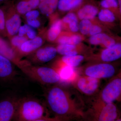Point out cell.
<instances>
[{"mask_svg": "<svg viewBox=\"0 0 121 121\" xmlns=\"http://www.w3.org/2000/svg\"><path fill=\"white\" fill-rule=\"evenodd\" d=\"M121 121V119H119V118H118L117 119H116V120H115V121Z\"/></svg>", "mask_w": 121, "mask_h": 121, "instance_id": "obj_38", "label": "cell"}, {"mask_svg": "<svg viewBox=\"0 0 121 121\" xmlns=\"http://www.w3.org/2000/svg\"><path fill=\"white\" fill-rule=\"evenodd\" d=\"M98 79L86 76L80 78L78 80L77 86L83 93L87 95L92 94L98 87Z\"/></svg>", "mask_w": 121, "mask_h": 121, "instance_id": "obj_14", "label": "cell"}, {"mask_svg": "<svg viewBox=\"0 0 121 121\" xmlns=\"http://www.w3.org/2000/svg\"><path fill=\"white\" fill-rule=\"evenodd\" d=\"M0 36V55L9 59L21 71L28 63L27 60H22L11 47L9 43Z\"/></svg>", "mask_w": 121, "mask_h": 121, "instance_id": "obj_9", "label": "cell"}, {"mask_svg": "<svg viewBox=\"0 0 121 121\" xmlns=\"http://www.w3.org/2000/svg\"><path fill=\"white\" fill-rule=\"evenodd\" d=\"M14 5L17 12L20 16H24L28 12L32 10L28 0H20Z\"/></svg>", "mask_w": 121, "mask_h": 121, "instance_id": "obj_29", "label": "cell"}, {"mask_svg": "<svg viewBox=\"0 0 121 121\" xmlns=\"http://www.w3.org/2000/svg\"><path fill=\"white\" fill-rule=\"evenodd\" d=\"M31 9H35L38 8L40 0H28Z\"/></svg>", "mask_w": 121, "mask_h": 121, "instance_id": "obj_35", "label": "cell"}, {"mask_svg": "<svg viewBox=\"0 0 121 121\" xmlns=\"http://www.w3.org/2000/svg\"><path fill=\"white\" fill-rule=\"evenodd\" d=\"M57 72L60 76V80H67L74 75V70L73 68L66 65L60 69Z\"/></svg>", "mask_w": 121, "mask_h": 121, "instance_id": "obj_28", "label": "cell"}, {"mask_svg": "<svg viewBox=\"0 0 121 121\" xmlns=\"http://www.w3.org/2000/svg\"><path fill=\"white\" fill-rule=\"evenodd\" d=\"M26 24L28 25L33 28L38 29L41 26V20L39 18L31 20H26Z\"/></svg>", "mask_w": 121, "mask_h": 121, "instance_id": "obj_34", "label": "cell"}, {"mask_svg": "<svg viewBox=\"0 0 121 121\" xmlns=\"http://www.w3.org/2000/svg\"><path fill=\"white\" fill-rule=\"evenodd\" d=\"M56 48L52 46L42 47L27 56L30 63L36 65L49 62L56 56Z\"/></svg>", "mask_w": 121, "mask_h": 121, "instance_id": "obj_5", "label": "cell"}, {"mask_svg": "<svg viewBox=\"0 0 121 121\" xmlns=\"http://www.w3.org/2000/svg\"><path fill=\"white\" fill-rule=\"evenodd\" d=\"M19 99L12 96L0 100V121H12Z\"/></svg>", "mask_w": 121, "mask_h": 121, "instance_id": "obj_7", "label": "cell"}, {"mask_svg": "<svg viewBox=\"0 0 121 121\" xmlns=\"http://www.w3.org/2000/svg\"><path fill=\"white\" fill-rule=\"evenodd\" d=\"M78 19L75 12L67 13L61 19L63 28L66 27L70 32L77 33L79 31Z\"/></svg>", "mask_w": 121, "mask_h": 121, "instance_id": "obj_19", "label": "cell"}, {"mask_svg": "<svg viewBox=\"0 0 121 121\" xmlns=\"http://www.w3.org/2000/svg\"><path fill=\"white\" fill-rule=\"evenodd\" d=\"M100 9H107L112 11L117 15L119 13L118 0H101L99 2Z\"/></svg>", "mask_w": 121, "mask_h": 121, "instance_id": "obj_25", "label": "cell"}, {"mask_svg": "<svg viewBox=\"0 0 121 121\" xmlns=\"http://www.w3.org/2000/svg\"><path fill=\"white\" fill-rule=\"evenodd\" d=\"M121 92V79H115L103 89L102 93V99L106 104L112 103L119 97Z\"/></svg>", "mask_w": 121, "mask_h": 121, "instance_id": "obj_10", "label": "cell"}, {"mask_svg": "<svg viewBox=\"0 0 121 121\" xmlns=\"http://www.w3.org/2000/svg\"><path fill=\"white\" fill-rule=\"evenodd\" d=\"M97 16L99 21L104 23H112L116 20V15L107 9H100Z\"/></svg>", "mask_w": 121, "mask_h": 121, "instance_id": "obj_23", "label": "cell"}, {"mask_svg": "<svg viewBox=\"0 0 121 121\" xmlns=\"http://www.w3.org/2000/svg\"><path fill=\"white\" fill-rule=\"evenodd\" d=\"M103 28L101 25L98 24H93L89 32L88 35L90 36L103 32Z\"/></svg>", "mask_w": 121, "mask_h": 121, "instance_id": "obj_33", "label": "cell"}, {"mask_svg": "<svg viewBox=\"0 0 121 121\" xmlns=\"http://www.w3.org/2000/svg\"><path fill=\"white\" fill-rule=\"evenodd\" d=\"M90 0H59L57 9L62 13L75 12Z\"/></svg>", "mask_w": 121, "mask_h": 121, "instance_id": "obj_17", "label": "cell"}, {"mask_svg": "<svg viewBox=\"0 0 121 121\" xmlns=\"http://www.w3.org/2000/svg\"><path fill=\"white\" fill-rule=\"evenodd\" d=\"M59 0H40L39 11L43 15L50 17L57 9Z\"/></svg>", "mask_w": 121, "mask_h": 121, "instance_id": "obj_21", "label": "cell"}, {"mask_svg": "<svg viewBox=\"0 0 121 121\" xmlns=\"http://www.w3.org/2000/svg\"><path fill=\"white\" fill-rule=\"evenodd\" d=\"M89 42L91 45H100L105 48L111 47L117 43L114 38L104 32L90 36Z\"/></svg>", "mask_w": 121, "mask_h": 121, "instance_id": "obj_15", "label": "cell"}, {"mask_svg": "<svg viewBox=\"0 0 121 121\" xmlns=\"http://www.w3.org/2000/svg\"><path fill=\"white\" fill-rule=\"evenodd\" d=\"M85 73L87 76L99 79L112 77L115 73V69L111 64L103 63L88 67Z\"/></svg>", "mask_w": 121, "mask_h": 121, "instance_id": "obj_8", "label": "cell"}, {"mask_svg": "<svg viewBox=\"0 0 121 121\" xmlns=\"http://www.w3.org/2000/svg\"><path fill=\"white\" fill-rule=\"evenodd\" d=\"M46 98L48 107L55 117L66 119L68 115H82L70 103L65 91L59 87H54L50 89Z\"/></svg>", "mask_w": 121, "mask_h": 121, "instance_id": "obj_2", "label": "cell"}, {"mask_svg": "<svg viewBox=\"0 0 121 121\" xmlns=\"http://www.w3.org/2000/svg\"><path fill=\"white\" fill-rule=\"evenodd\" d=\"M91 118L87 121H114L118 119V112L113 103L95 108Z\"/></svg>", "mask_w": 121, "mask_h": 121, "instance_id": "obj_6", "label": "cell"}, {"mask_svg": "<svg viewBox=\"0 0 121 121\" xmlns=\"http://www.w3.org/2000/svg\"><path fill=\"white\" fill-rule=\"evenodd\" d=\"M84 57L82 55H77L71 56H63L62 61L66 65L72 67L78 66L83 60Z\"/></svg>", "mask_w": 121, "mask_h": 121, "instance_id": "obj_24", "label": "cell"}, {"mask_svg": "<svg viewBox=\"0 0 121 121\" xmlns=\"http://www.w3.org/2000/svg\"><path fill=\"white\" fill-rule=\"evenodd\" d=\"M15 66L9 59L0 55V81L8 82L13 80L17 75Z\"/></svg>", "mask_w": 121, "mask_h": 121, "instance_id": "obj_12", "label": "cell"}, {"mask_svg": "<svg viewBox=\"0 0 121 121\" xmlns=\"http://www.w3.org/2000/svg\"><path fill=\"white\" fill-rule=\"evenodd\" d=\"M83 39V35L78 33L62 32L56 42L58 44L77 45L80 44Z\"/></svg>", "mask_w": 121, "mask_h": 121, "instance_id": "obj_18", "label": "cell"}, {"mask_svg": "<svg viewBox=\"0 0 121 121\" xmlns=\"http://www.w3.org/2000/svg\"><path fill=\"white\" fill-rule=\"evenodd\" d=\"M40 13L39 10L33 9L28 12L24 16L25 20L35 19L39 18Z\"/></svg>", "mask_w": 121, "mask_h": 121, "instance_id": "obj_32", "label": "cell"}, {"mask_svg": "<svg viewBox=\"0 0 121 121\" xmlns=\"http://www.w3.org/2000/svg\"><path fill=\"white\" fill-rule=\"evenodd\" d=\"M93 24L91 20H81L79 23V31L81 35L83 36L88 35Z\"/></svg>", "mask_w": 121, "mask_h": 121, "instance_id": "obj_30", "label": "cell"}, {"mask_svg": "<svg viewBox=\"0 0 121 121\" xmlns=\"http://www.w3.org/2000/svg\"><path fill=\"white\" fill-rule=\"evenodd\" d=\"M45 106L38 99L19 98L12 121H32L50 117Z\"/></svg>", "mask_w": 121, "mask_h": 121, "instance_id": "obj_1", "label": "cell"}, {"mask_svg": "<svg viewBox=\"0 0 121 121\" xmlns=\"http://www.w3.org/2000/svg\"><path fill=\"white\" fill-rule=\"evenodd\" d=\"M32 121H66V119H62L57 117L47 118Z\"/></svg>", "mask_w": 121, "mask_h": 121, "instance_id": "obj_36", "label": "cell"}, {"mask_svg": "<svg viewBox=\"0 0 121 121\" xmlns=\"http://www.w3.org/2000/svg\"><path fill=\"white\" fill-rule=\"evenodd\" d=\"M22 71L33 80L41 84H54L60 80L59 74L55 69L33 65L30 63L25 66Z\"/></svg>", "mask_w": 121, "mask_h": 121, "instance_id": "obj_3", "label": "cell"}, {"mask_svg": "<svg viewBox=\"0 0 121 121\" xmlns=\"http://www.w3.org/2000/svg\"><path fill=\"white\" fill-rule=\"evenodd\" d=\"M17 35L19 36L26 37L28 39H34L38 35L35 29L27 24L20 26Z\"/></svg>", "mask_w": 121, "mask_h": 121, "instance_id": "obj_26", "label": "cell"}, {"mask_svg": "<svg viewBox=\"0 0 121 121\" xmlns=\"http://www.w3.org/2000/svg\"><path fill=\"white\" fill-rule=\"evenodd\" d=\"M62 29L61 19H57L54 20L46 33L45 36L47 39L50 42H55L62 32Z\"/></svg>", "mask_w": 121, "mask_h": 121, "instance_id": "obj_20", "label": "cell"}, {"mask_svg": "<svg viewBox=\"0 0 121 121\" xmlns=\"http://www.w3.org/2000/svg\"><path fill=\"white\" fill-rule=\"evenodd\" d=\"M7 0H0V4L6 2Z\"/></svg>", "mask_w": 121, "mask_h": 121, "instance_id": "obj_37", "label": "cell"}, {"mask_svg": "<svg viewBox=\"0 0 121 121\" xmlns=\"http://www.w3.org/2000/svg\"><path fill=\"white\" fill-rule=\"evenodd\" d=\"M79 45L58 44L56 47L57 53L63 56H71L78 55V46Z\"/></svg>", "mask_w": 121, "mask_h": 121, "instance_id": "obj_22", "label": "cell"}, {"mask_svg": "<svg viewBox=\"0 0 121 121\" xmlns=\"http://www.w3.org/2000/svg\"><path fill=\"white\" fill-rule=\"evenodd\" d=\"M44 39L41 35H37L34 39L26 40L21 47L18 55L21 59L28 56L41 47L44 43Z\"/></svg>", "mask_w": 121, "mask_h": 121, "instance_id": "obj_13", "label": "cell"}, {"mask_svg": "<svg viewBox=\"0 0 121 121\" xmlns=\"http://www.w3.org/2000/svg\"><path fill=\"white\" fill-rule=\"evenodd\" d=\"M9 39L10 41L9 43L11 47L17 55L21 45L25 41L28 40L26 37L19 36L17 35L13 36Z\"/></svg>", "mask_w": 121, "mask_h": 121, "instance_id": "obj_27", "label": "cell"}, {"mask_svg": "<svg viewBox=\"0 0 121 121\" xmlns=\"http://www.w3.org/2000/svg\"><path fill=\"white\" fill-rule=\"evenodd\" d=\"M121 44L117 43L111 47L105 48L100 55L101 59L105 62H113L121 58Z\"/></svg>", "mask_w": 121, "mask_h": 121, "instance_id": "obj_16", "label": "cell"}, {"mask_svg": "<svg viewBox=\"0 0 121 121\" xmlns=\"http://www.w3.org/2000/svg\"><path fill=\"white\" fill-rule=\"evenodd\" d=\"M98 2L90 0L75 11L79 19L92 20L98 15L100 10Z\"/></svg>", "mask_w": 121, "mask_h": 121, "instance_id": "obj_11", "label": "cell"}, {"mask_svg": "<svg viewBox=\"0 0 121 121\" xmlns=\"http://www.w3.org/2000/svg\"><path fill=\"white\" fill-rule=\"evenodd\" d=\"M4 7L5 28L7 37L9 39L17 35L22 21L20 15L17 12L14 4H8Z\"/></svg>", "mask_w": 121, "mask_h": 121, "instance_id": "obj_4", "label": "cell"}, {"mask_svg": "<svg viewBox=\"0 0 121 121\" xmlns=\"http://www.w3.org/2000/svg\"><path fill=\"white\" fill-rule=\"evenodd\" d=\"M0 36L7 37L5 26L4 7H0Z\"/></svg>", "mask_w": 121, "mask_h": 121, "instance_id": "obj_31", "label": "cell"}]
</instances>
